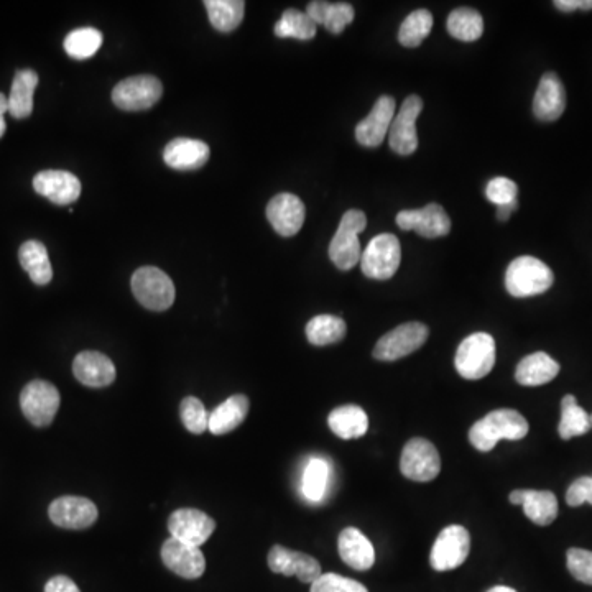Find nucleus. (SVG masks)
<instances>
[{
    "mask_svg": "<svg viewBox=\"0 0 592 592\" xmlns=\"http://www.w3.org/2000/svg\"><path fill=\"white\" fill-rule=\"evenodd\" d=\"M20 265L24 267L28 277L32 278L35 285H48L53 278V269H51L50 257H48L47 247L42 242L27 241L22 244L19 250Z\"/></svg>",
    "mask_w": 592,
    "mask_h": 592,
    "instance_id": "c756f323",
    "label": "nucleus"
},
{
    "mask_svg": "<svg viewBox=\"0 0 592 592\" xmlns=\"http://www.w3.org/2000/svg\"><path fill=\"white\" fill-rule=\"evenodd\" d=\"M38 86V74L20 70L15 74L9 96V112L14 119H27L33 111V93Z\"/></svg>",
    "mask_w": 592,
    "mask_h": 592,
    "instance_id": "7c9ffc66",
    "label": "nucleus"
},
{
    "mask_svg": "<svg viewBox=\"0 0 592 592\" xmlns=\"http://www.w3.org/2000/svg\"><path fill=\"white\" fill-rule=\"evenodd\" d=\"M33 188L38 195L50 199L58 206L73 204L81 196V181L65 170H45L33 178Z\"/></svg>",
    "mask_w": 592,
    "mask_h": 592,
    "instance_id": "aec40b11",
    "label": "nucleus"
},
{
    "mask_svg": "<svg viewBox=\"0 0 592 592\" xmlns=\"http://www.w3.org/2000/svg\"><path fill=\"white\" fill-rule=\"evenodd\" d=\"M451 37L461 42H476L484 33V20L477 10L461 7L449 14L446 22Z\"/></svg>",
    "mask_w": 592,
    "mask_h": 592,
    "instance_id": "72a5a7b5",
    "label": "nucleus"
},
{
    "mask_svg": "<svg viewBox=\"0 0 592 592\" xmlns=\"http://www.w3.org/2000/svg\"><path fill=\"white\" fill-rule=\"evenodd\" d=\"M48 515L56 527L84 530L93 527L98 520V507L86 497L65 495L51 502Z\"/></svg>",
    "mask_w": 592,
    "mask_h": 592,
    "instance_id": "ddd939ff",
    "label": "nucleus"
},
{
    "mask_svg": "<svg viewBox=\"0 0 592 592\" xmlns=\"http://www.w3.org/2000/svg\"><path fill=\"white\" fill-rule=\"evenodd\" d=\"M555 7L561 12L592 10V0H556Z\"/></svg>",
    "mask_w": 592,
    "mask_h": 592,
    "instance_id": "49530a36",
    "label": "nucleus"
},
{
    "mask_svg": "<svg viewBox=\"0 0 592 592\" xmlns=\"http://www.w3.org/2000/svg\"><path fill=\"white\" fill-rule=\"evenodd\" d=\"M555 282L550 267L530 255L518 257L505 272V288L514 298H530L548 292Z\"/></svg>",
    "mask_w": 592,
    "mask_h": 592,
    "instance_id": "f03ea898",
    "label": "nucleus"
},
{
    "mask_svg": "<svg viewBox=\"0 0 592 592\" xmlns=\"http://www.w3.org/2000/svg\"><path fill=\"white\" fill-rule=\"evenodd\" d=\"M45 592H81L68 576H55L48 581Z\"/></svg>",
    "mask_w": 592,
    "mask_h": 592,
    "instance_id": "a18cd8bd",
    "label": "nucleus"
},
{
    "mask_svg": "<svg viewBox=\"0 0 592 592\" xmlns=\"http://www.w3.org/2000/svg\"><path fill=\"white\" fill-rule=\"evenodd\" d=\"M204 7L208 10L211 25L222 33L236 30L246 12V2L242 0H206Z\"/></svg>",
    "mask_w": 592,
    "mask_h": 592,
    "instance_id": "2f4dec72",
    "label": "nucleus"
},
{
    "mask_svg": "<svg viewBox=\"0 0 592 592\" xmlns=\"http://www.w3.org/2000/svg\"><path fill=\"white\" fill-rule=\"evenodd\" d=\"M395 117V99L390 96H380L372 111L364 121L356 127V139L362 147H379L387 135Z\"/></svg>",
    "mask_w": 592,
    "mask_h": 592,
    "instance_id": "f3484780",
    "label": "nucleus"
},
{
    "mask_svg": "<svg viewBox=\"0 0 592 592\" xmlns=\"http://www.w3.org/2000/svg\"><path fill=\"white\" fill-rule=\"evenodd\" d=\"M318 25L308 17L306 12L288 9L283 12L282 19L275 24V35L278 38H296V40H311L315 38Z\"/></svg>",
    "mask_w": 592,
    "mask_h": 592,
    "instance_id": "e433bc0d",
    "label": "nucleus"
},
{
    "mask_svg": "<svg viewBox=\"0 0 592 592\" xmlns=\"http://www.w3.org/2000/svg\"><path fill=\"white\" fill-rule=\"evenodd\" d=\"M329 481V464L321 458L310 459L303 472L301 491L311 502H320L326 494Z\"/></svg>",
    "mask_w": 592,
    "mask_h": 592,
    "instance_id": "58836bf2",
    "label": "nucleus"
},
{
    "mask_svg": "<svg viewBox=\"0 0 592 592\" xmlns=\"http://www.w3.org/2000/svg\"><path fill=\"white\" fill-rule=\"evenodd\" d=\"M346 323L338 316L318 315L306 324V338L313 346L339 343L346 336Z\"/></svg>",
    "mask_w": 592,
    "mask_h": 592,
    "instance_id": "f704fd0d",
    "label": "nucleus"
},
{
    "mask_svg": "<svg viewBox=\"0 0 592 592\" xmlns=\"http://www.w3.org/2000/svg\"><path fill=\"white\" fill-rule=\"evenodd\" d=\"M560 374V364L546 352H533L518 362L515 380L525 387L545 385Z\"/></svg>",
    "mask_w": 592,
    "mask_h": 592,
    "instance_id": "a878e982",
    "label": "nucleus"
},
{
    "mask_svg": "<svg viewBox=\"0 0 592 592\" xmlns=\"http://www.w3.org/2000/svg\"><path fill=\"white\" fill-rule=\"evenodd\" d=\"M160 555H162L163 565L178 574L180 578H201L206 569L203 551L196 546L186 545L176 538L170 537L163 543Z\"/></svg>",
    "mask_w": 592,
    "mask_h": 592,
    "instance_id": "a211bd4d",
    "label": "nucleus"
},
{
    "mask_svg": "<svg viewBox=\"0 0 592 592\" xmlns=\"http://www.w3.org/2000/svg\"><path fill=\"white\" fill-rule=\"evenodd\" d=\"M60 392L47 380H33L20 394V407L33 426L45 428L55 420L60 410Z\"/></svg>",
    "mask_w": 592,
    "mask_h": 592,
    "instance_id": "0eeeda50",
    "label": "nucleus"
},
{
    "mask_svg": "<svg viewBox=\"0 0 592 592\" xmlns=\"http://www.w3.org/2000/svg\"><path fill=\"white\" fill-rule=\"evenodd\" d=\"M403 476L415 482H430L441 471V458L435 444L425 438H413L405 444L400 458Z\"/></svg>",
    "mask_w": 592,
    "mask_h": 592,
    "instance_id": "9b49d317",
    "label": "nucleus"
},
{
    "mask_svg": "<svg viewBox=\"0 0 592 592\" xmlns=\"http://www.w3.org/2000/svg\"><path fill=\"white\" fill-rule=\"evenodd\" d=\"M494 364L495 341L491 334L474 333L459 344L454 366L463 379H484Z\"/></svg>",
    "mask_w": 592,
    "mask_h": 592,
    "instance_id": "20e7f679",
    "label": "nucleus"
},
{
    "mask_svg": "<svg viewBox=\"0 0 592 592\" xmlns=\"http://www.w3.org/2000/svg\"><path fill=\"white\" fill-rule=\"evenodd\" d=\"M132 292L147 310L165 311L175 303V285L167 273L157 267H142L132 277Z\"/></svg>",
    "mask_w": 592,
    "mask_h": 592,
    "instance_id": "39448f33",
    "label": "nucleus"
},
{
    "mask_svg": "<svg viewBox=\"0 0 592 592\" xmlns=\"http://www.w3.org/2000/svg\"><path fill=\"white\" fill-rule=\"evenodd\" d=\"M566 109V91L556 73L543 74L533 99V114L538 121L555 122Z\"/></svg>",
    "mask_w": 592,
    "mask_h": 592,
    "instance_id": "4be33fe9",
    "label": "nucleus"
},
{
    "mask_svg": "<svg viewBox=\"0 0 592 592\" xmlns=\"http://www.w3.org/2000/svg\"><path fill=\"white\" fill-rule=\"evenodd\" d=\"M591 428V415L579 407L574 395H566L561 400V420L558 426L561 440L568 441L576 436L586 435Z\"/></svg>",
    "mask_w": 592,
    "mask_h": 592,
    "instance_id": "473e14b6",
    "label": "nucleus"
},
{
    "mask_svg": "<svg viewBox=\"0 0 592 592\" xmlns=\"http://www.w3.org/2000/svg\"><path fill=\"white\" fill-rule=\"evenodd\" d=\"M306 14L316 25H323L326 30L334 33V35L343 33L344 28L352 24V20H354V9L347 2L331 4V2L316 0V2L308 4Z\"/></svg>",
    "mask_w": 592,
    "mask_h": 592,
    "instance_id": "c85d7f7f",
    "label": "nucleus"
},
{
    "mask_svg": "<svg viewBox=\"0 0 592 592\" xmlns=\"http://www.w3.org/2000/svg\"><path fill=\"white\" fill-rule=\"evenodd\" d=\"M566 565L574 579L592 586V551L583 548H569Z\"/></svg>",
    "mask_w": 592,
    "mask_h": 592,
    "instance_id": "79ce46f5",
    "label": "nucleus"
},
{
    "mask_svg": "<svg viewBox=\"0 0 592 592\" xmlns=\"http://www.w3.org/2000/svg\"><path fill=\"white\" fill-rule=\"evenodd\" d=\"M591 425H592V415H591Z\"/></svg>",
    "mask_w": 592,
    "mask_h": 592,
    "instance_id": "3c124183",
    "label": "nucleus"
},
{
    "mask_svg": "<svg viewBox=\"0 0 592 592\" xmlns=\"http://www.w3.org/2000/svg\"><path fill=\"white\" fill-rule=\"evenodd\" d=\"M428 334L430 331L423 323L413 321V323L400 324L377 341L372 354L377 361H398L418 351L426 343Z\"/></svg>",
    "mask_w": 592,
    "mask_h": 592,
    "instance_id": "6e6552de",
    "label": "nucleus"
},
{
    "mask_svg": "<svg viewBox=\"0 0 592 592\" xmlns=\"http://www.w3.org/2000/svg\"><path fill=\"white\" fill-rule=\"evenodd\" d=\"M328 425L341 440H357L369 430V417L357 405H343L329 413Z\"/></svg>",
    "mask_w": 592,
    "mask_h": 592,
    "instance_id": "cd10ccee",
    "label": "nucleus"
},
{
    "mask_svg": "<svg viewBox=\"0 0 592 592\" xmlns=\"http://www.w3.org/2000/svg\"><path fill=\"white\" fill-rule=\"evenodd\" d=\"M487 592H517L515 589L507 588V586H494V588L489 589Z\"/></svg>",
    "mask_w": 592,
    "mask_h": 592,
    "instance_id": "8fccbe9b",
    "label": "nucleus"
},
{
    "mask_svg": "<svg viewBox=\"0 0 592 592\" xmlns=\"http://www.w3.org/2000/svg\"><path fill=\"white\" fill-rule=\"evenodd\" d=\"M305 204L292 193H280L270 199L267 206V219L277 234L292 237L298 234L305 224Z\"/></svg>",
    "mask_w": 592,
    "mask_h": 592,
    "instance_id": "6ab92c4d",
    "label": "nucleus"
},
{
    "mask_svg": "<svg viewBox=\"0 0 592 592\" xmlns=\"http://www.w3.org/2000/svg\"><path fill=\"white\" fill-rule=\"evenodd\" d=\"M518 186L515 181L505 176L492 178L486 186V198L495 206L515 203L517 201Z\"/></svg>",
    "mask_w": 592,
    "mask_h": 592,
    "instance_id": "37998d69",
    "label": "nucleus"
},
{
    "mask_svg": "<svg viewBox=\"0 0 592 592\" xmlns=\"http://www.w3.org/2000/svg\"><path fill=\"white\" fill-rule=\"evenodd\" d=\"M566 504L579 507L583 504L592 505V476L579 477L569 486L566 492Z\"/></svg>",
    "mask_w": 592,
    "mask_h": 592,
    "instance_id": "c03bdc74",
    "label": "nucleus"
},
{
    "mask_svg": "<svg viewBox=\"0 0 592 592\" xmlns=\"http://www.w3.org/2000/svg\"><path fill=\"white\" fill-rule=\"evenodd\" d=\"M5 112H9V98H5L4 94L0 93V139L7 130V124H5Z\"/></svg>",
    "mask_w": 592,
    "mask_h": 592,
    "instance_id": "de8ad7c7",
    "label": "nucleus"
},
{
    "mask_svg": "<svg viewBox=\"0 0 592 592\" xmlns=\"http://www.w3.org/2000/svg\"><path fill=\"white\" fill-rule=\"evenodd\" d=\"M101 45L102 33L96 28H78L65 38V51L73 60H88Z\"/></svg>",
    "mask_w": 592,
    "mask_h": 592,
    "instance_id": "4c0bfd02",
    "label": "nucleus"
},
{
    "mask_svg": "<svg viewBox=\"0 0 592 592\" xmlns=\"http://www.w3.org/2000/svg\"><path fill=\"white\" fill-rule=\"evenodd\" d=\"M209 145L203 140L175 139L163 150V160L168 167L180 172H191L206 165L209 160Z\"/></svg>",
    "mask_w": 592,
    "mask_h": 592,
    "instance_id": "5701e85b",
    "label": "nucleus"
},
{
    "mask_svg": "<svg viewBox=\"0 0 592 592\" xmlns=\"http://www.w3.org/2000/svg\"><path fill=\"white\" fill-rule=\"evenodd\" d=\"M367 226L366 214L359 209H349L341 222L333 241L329 244V259L339 270L347 272L361 262L362 249L359 234Z\"/></svg>",
    "mask_w": 592,
    "mask_h": 592,
    "instance_id": "7ed1b4c3",
    "label": "nucleus"
},
{
    "mask_svg": "<svg viewBox=\"0 0 592 592\" xmlns=\"http://www.w3.org/2000/svg\"><path fill=\"white\" fill-rule=\"evenodd\" d=\"M431 28H433V15L430 10H415L400 25L398 42L405 48L420 47L421 42L430 35Z\"/></svg>",
    "mask_w": 592,
    "mask_h": 592,
    "instance_id": "c9c22d12",
    "label": "nucleus"
},
{
    "mask_svg": "<svg viewBox=\"0 0 592 592\" xmlns=\"http://www.w3.org/2000/svg\"><path fill=\"white\" fill-rule=\"evenodd\" d=\"M180 417L186 430L193 433V435H201V433L208 430L209 415L199 398H183L180 405Z\"/></svg>",
    "mask_w": 592,
    "mask_h": 592,
    "instance_id": "ea45409f",
    "label": "nucleus"
},
{
    "mask_svg": "<svg viewBox=\"0 0 592 592\" xmlns=\"http://www.w3.org/2000/svg\"><path fill=\"white\" fill-rule=\"evenodd\" d=\"M73 374L86 387L102 389L116 380V367L102 352L83 351L74 357Z\"/></svg>",
    "mask_w": 592,
    "mask_h": 592,
    "instance_id": "412c9836",
    "label": "nucleus"
},
{
    "mask_svg": "<svg viewBox=\"0 0 592 592\" xmlns=\"http://www.w3.org/2000/svg\"><path fill=\"white\" fill-rule=\"evenodd\" d=\"M168 530L172 538L199 548L213 535L216 522L201 510L178 509L168 518Z\"/></svg>",
    "mask_w": 592,
    "mask_h": 592,
    "instance_id": "2eb2a0df",
    "label": "nucleus"
},
{
    "mask_svg": "<svg viewBox=\"0 0 592 592\" xmlns=\"http://www.w3.org/2000/svg\"><path fill=\"white\" fill-rule=\"evenodd\" d=\"M471 551V535L463 525H449L441 530L431 548L430 563L435 571H451L468 560Z\"/></svg>",
    "mask_w": 592,
    "mask_h": 592,
    "instance_id": "9d476101",
    "label": "nucleus"
},
{
    "mask_svg": "<svg viewBox=\"0 0 592 592\" xmlns=\"http://www.w3.org/2000/svg\"><path fill=\"white\" fill-rule=\"evenodd\" d=\"M397 226L402 231H415L426 239L448 236L451 219L440 204H426L421 209H405L397 216Z\"/></svg>",
    "mask_w": 592,
    "mask_h": 592,
    "instance_id": "4468645a",
    "label": "nucleus"
},
{
    "mask_svg": "<svg viewBox=\"0 0 592 592\" xmlns=\"http://www.w3.org/2000/svg\"><path fill=\"white\" fill-rule=\"evenodd\" d=\"M341 560L356 571H369L375 563V550L369 538L354 527L344 528L338 540Z\"/></svg>",
    "mask_w": 592,
    "mask_h": 592,
    "instance_id": "393cba45",
    "label": "nucleus"
},
{
    "mask_svg": "<svg viewBox=\"0 0 592 592\" xmlns=\"http://www.w3.org/2000/svg\"><path fill=\"white\" fill-rule=\"evenodd\" d=\"M528 430L530 426L522 413L510 408H500L472 425L469 441L477 451L489 453L500 440H523L528 435Z\"/></svg>",
    "mask_w": 592,
    "mask_h": 592,
    "instance_id": "f257e3e1",
    "label": "nucleus"
},
{
    "mask_svg": "<svg viewBox=\"0 0 592 592\" xmlns=\"http://www.w3.org/2000/svg\"><path fill=\"white\" fill-rule=\"evenodd\" d=\"M163 86L155 76H132L117 84L112 101L122 111H147L162 98Z\"/></svg>",
    "mask_w": 592,
    "mask_h": 592,
    "instance_id": "1a4fd4ad",
    "label": "nucleus"
},
{
    "mask_svg": "<svg viewBox=\"0 0 592 592\" xmlns=\"http://www.w3.org/2000/svg\"><path fill=\"white\" fill-rule=\"evenodd\" d=\"M423 111V101L418 96H408L390 125V148L398 155H412L417 152V119Z\"/></svg>",
    "mask_w": 592,
    "mask_h": 592,
    "instance_id": "f8f14e48",
    "label": "nucleus"
},
{
    "mask_svg": "<svg viewBox=\"0 0 592 592\" xmlns=\"http://www.w3.org/2000/svg\"><path fill=\"white\" fill-rule=\"evenodd\" d=\"M269 568L273 573L283 576H296L301 583L313 584L320 578V561L313 556L288 550L285 546L275 545L269 553Z\"/></svg>",
    "mask_w": 592,
    "mask_h": 592,
    "instance_id": "dca6fc26",
    "label": "nucleus"
},
{
    "mask_svg": "<svg viewBox=\"0 0 592 592\" xmlns=\"http://www.w3.org/2000/svg\"><path fill=\"white\" fill-rule=\"evenodd\" d=\"M402 260V247L394 234H380L362 252L361 269L372 280H389L397 273Z\"/></svg>",
    "mask_w": 592,
    "mask_h": 592,
    "instance_id": "423d86ee",
    "label": "nucleus"
},
{
    "mask_svg": "<svg viewBox=\"0 0 592 592\" xmlns=\"http://www.w3.org/2000/svg\"><path fill=\"white\" fill-rule=\"evenodd\" d=\"M311 592H369L366 586L354 579L344 578L341 574H321L315 583L311 584Z\"/></svg>",
    "mask_w": 592,
    "mask_h": 592,
    "instance_id": "a19ab883",
    "label": "nucleus"
},
{
    "mask_svg": "<svg viewBox=\"0 0 592 592\" xmlns=\"http://www.w3.org/2000/svg\"><path fill=\"white\" fill-rule=\"evenodd\" d=\"M249 408L250 402L246 395H232L209 413L208 430L216 436L231 433L246 420Z\"/></svg>",
    "mask_w": 592,
    "mask_h": 592,
    "instance_id": "bb28decb",
    "label": "nucleus"
},
{
    "mask_svg": "<svg viewBox=\"0 0 592 592\" xmlns=\"http://www.w3.org/2000/svg\"><path fill=\"white\" fill-rule=\"evenodd\" d=\"M509 500L514 505H522L523 514L540 527L550 525L558 517V500L553 492L518 489L510 492Z\"/></svg>",
    "mask_w": 592,
    "mask_h": 592,
    "instance_id": "b1692460",
    "label": "nucleus"
},
{
    "mask_svg": "<svg viewBox=\"0 0 592 592\" xmlns=\"http://www.w3.org/2000/svg\"><path fill=\"white\" fill-rule=\"evenodd\" d=\"M517 208V201L515 203L504 204V206H497V218H499V221H507L510 218V214L514 213Z\"/></svg>",
    "mask_w": 592,
    "mask_h": 592,
    "instance_id": "09e8293b",
    "label": "nucleus"
}]
</instances>
